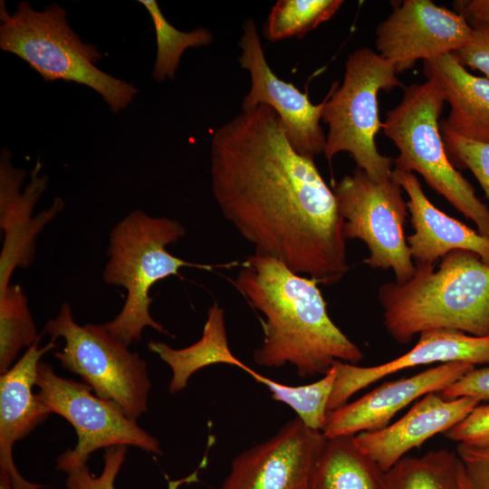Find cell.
<instances>
[{
	"instance_id": "cell-32",
	"label": "cell",
	"mask_w": 489,
	"mask_h": 489,
	"mask_svg": "<svg viewBox=\"0 0 489 489\" xmlns=\"http://www.w3.org/2000/svg\"><path fill=\"white\" fill-rule=\"evenodd\" d=\"M439 394L446 398L470 397L489 400V366L475 367Z\"/></svg>"
},
{
	"instance_id": "cell-10",
	"label": "cell",
	"mask_w": 489,
	"mask_h": 489,
	"mask_svg": "<svg viewBox=\"0 0 489 489\" xmlns=\"http://www.w3.org/2000/svg\"><path fill=\"white\" fill-rule=\"evenodd\" d=\"M35 386L38 398L66 419L75 429L77 443L56 460L63 473L87 463L101 448L132 446L145 452L162 455L158 440L129 417L114 402L93 394L84 382L61 377L43 361L38 365Z\"/></svg>"
},
{
	"instance_id": "cell-5",
	"label": "cell",
	"mask_w": 489,
	"mask_h": 489,
	"mask_svg": "<svg viewBox=\"0 0 489 489\" xmlns=\"http://www.w3.org/2000/svg\"><path fill=\"white\" fill-rule=\"evenodd\" d=\"M185 234L186 229L178 221L152 217L141 210L129 213L111 230L107 251L110 260L102 273L103 280L124 287L127 298L120 313L101 325L125 345L139 340L145 327L170 335L149 312L153 300L149 290L154 283L178 275L182 267L214 268V265L189 263L168 252L166 246Z\"/></svg>"
},
{
	"instance_id": "cell-6",
	"label": "cell",
	"mask_w": 489,
	"mask_h": 489,
	"mask_svg": "<svg viewBox=\"0 0 489 489\" xmlns=\"http://www.w3.org/2000/svg\"><path fill=\"white\" fill-rule=\"evenodd\" d=\"M445 102L433 80L404 87L401 101L382 122L385 135L399 151L394 169L419 173L431 188L473 221L481 235L489 237V208L449 161L441 139L438 119Z\"/></svg>"
},
{
	"instance_id": "cell-13",
	"label": "cell",
	"mask_w": 489,
	"mask_h": 489,
	"mask_svg": "<svg viewBox=\"0 0 489 489\" xmlns=\"http://www.w3.org/2000/svg\"><path fill=\"white\" fill-rule=\"evenodd\" d=\"M325 441L296 417L235 456L219 489H307Z\"/></svg>"
},
{
	"instance_id": "cell-26",
	"label": "cell",
	"mask_w": 489,
	"mask_h": 489,
	"mask_svg": "<svg viewBox=\"0 0 489 489\" xmlns=\"http://www.w3.org/2000/svg\"><path fill=\"white\" fill-rule=\"evenodd\" d=\"M27 297L18 284L0 291V372L8 370L20 350L40 341Z\"/></svg>"
},
{
	"instance_id": "cell-16",
	"label": "cell",
	"mask_w": 489,
	"mask_h": 489,
	"mask_svg": "<svg viewBox=\"0 0 489 489\" xmlns=\"http://www.w3.org/2000/svg\"><path fill=\"white\" fill-rule=\"evenodd\" d=\"M436 362H466L475 366L489 364V336L433 330L420 333L416 345L403 355L379 365L361 367L336 361L332 365L336 376L328 410L330 412L345 405L354 394L388 375Z\"/></svg>"
},
{
	"instance_id": "cell-25",
	"label": "cell",
	"mask_w": 489,
	"mask_h": 489,
	"mask_svg": "<svg viewBox=\"0 0 489 489\" xmlns=\"http://www.w3.org/2000/svg\"><path fill=\"white\" fill-rule=\"evenodd\" d=\"M250 375L254 380L267 387L274 400L289 406L306 427L322 430L335 381L336 372L333 366L318 380L302 386L285 385L254 370Z\"/></svg>"
},
{
	"instance_id": "cell-21",
	"label": "cell",
	"mask_w": 489,
	"mask_h": 489,
	"mask_svg": "<svg viewBox=\"0 0 489 489\" xmlns=\"http://www.w3.org/2000/svg\"><path fill=\"white\" fill-rule=\"evenodd\" d=\"M148 348L171 369L169 391L172 394L184 389L195 372L213 364L233 365L249 375L254 371L231 351L226 336L225 311L217 302L209 308L202 336L194 344L174 349L164 342L150 341Z\"/></svg>"
},
{
	"instance_id": "cell-15",
	"label": "cell",
	"mask_w": 489,
	"mask_h": 489,
	"mask_svg": "<svg viewBox=\"0 0 489 489\" xmlns=\"http://www.w3.org/2000/svg\"><path fill=\"white\" fill-rule=\"evenodd\" d=\"M475 367L466 362L443 363L408 378L385 382L330 411L321 432L325 438H333L384 428L415 400L443 391Z\"/></svg>"
},
{
	"instance_id": "cell-7",
	"label": "cell",
	"mask_w": 489,
	"mask_h": 489,
	"mask_svg": "<svg viewBox=\"0 0 489 489\" xmlns=\"http://www.w3.org/2000/svg\"><path fill=\"white\" fill-rule=\"evenodd\" d=\"M397 73L393 63L368 47L348 56L343 82L331 85L321 112L329 127L323 152L329 164L337 153L348 152L372 179L391 177L394 159L379 152L375 138L382 129L379 92L404 88Z\"/></svg>"
},
{
	"instance_id": "cell-14",
	"label": "cell",
	"mask_w": 489,
	"mask_h": 489,
	"mask_svg": "<svg viewBox=\"0 0 489 489\" xmlns=\"http://www.w3.org/2000/svg\"><path fill=\"white\" fill-rule=\"evenodd\" d=\"M38 160L30 174L24 191L26 171L12 163V153L4 148L0 155V226L4 244L0 255V291L10 285L14 269L31 264L34 257L35 240L43 226L61 212L63 201L56 198L47 209L33 216L34 208L47 188L48 177L41 174Z\"/></svg>"
},
{
	"instance_id": "cell-35",
	"label": "cell",
	"mask_w": 489,
	"mask_h": 489,
	"mask_svg": "<svg viewBox=\"0 0 489 489\" xmlns=\"http://www.w3.org/2000/svg\"><path fill=\"white\" fill-rule=\"evenodd\" d=\"M459 484L460 489H474L467 479L465 473L464 471L463 465L459 461Z\"/></svg>"
},
{
	"instance_id": "cell-19",
	"label": "cell",
	"mask_w": 489,
	"mask_h": 489,
	"mask_svg": "<svg viewBox=\"0 0 489 489\" xmlns=\"http://www.w3.org/2000/svg\"><path fill=\"white\" fill-rule=\"evenodd\" d=\"M393 177L406 191L414 234L407 238L415 265L435 264L455 250L476 254L489 264V237L481 235L435 206L412 172L393 169Z\"/></svg>"
},
{
	"instance_id": "cell-27",
	"label": "cell",
	"mask_w": 489,
	"mask_h": 489,
	"mask_svg": "<svg viewBox=\"0 0 489 489\" xmlns=\"http://www.w3.org/2000/svg\"><path fill=\"white\" fill-rule=\"evenodd\" d=\"M342 4L341 0H279L268 14L263 34L272 42L301 38L330 20Z\"/></svg>"
},
{
	"instance_id": "cell-36",
	"label": "cell",
	"mask_w": 489,
	"mask_h": 489,
	"mask_svg": "<svg viewBox=\"0 0 489 489\" xmlns=\"http://www.w3.org/2000/svg\"><path fill=\"white\" fill-rule=\"evenodd\" d=\"M0 489H14L9 484H0Z\"/></svg>"
},
{
	"instance_id": "cell-22",
	"label": "cell",
	"mask_w": 489,
	"mask_h": 489,
	"mask_svg": "<svg viewBox=\"0 0 489 489\" xmlns=\"http://www.w3.org/2000/svg\"><path fill=\"white\" fill-rule=\"evenodd\" d=\"M307 489H387L386 472L357 446L353 436L326 438Z\"/></svg>"
},
{
	"instance_id": "cell-33",
	"label": "cell",
	"mask_w": 489,
	"mask_h": 489,
	"mask_svg": "<svg viewBox=\"0 0 489 489\" xmlns=\"http://www.w3.org/2000/svg\"><path fill=\"white\" fill-rule=\"evenodd\" d=\"M453 53L465 67L478 70L489 79V26L474 29L469 43Z\"/></svg>"
},
{
	"instance_id": "cell-2",
	"label": "cell",
	"mask_w": 489,
	"mask_h": 489,
	"mask_svg": "<svg viewBox=\"0 0 489 489\" xmlns=\"http://www.w3.org/2000/svg\"><path fill=\"white\" fill-rule=\"evenodd\" d=\"M235 288L260 311L264 340L254 361L290 364L300 378L326 374L336 361L358 364L364 354L332 321L318 282L273 257L254 254L242 264Z\"/></svg>"
},
{
	"instance_id": "cell-11",
	"label": "cell",
	"mask_w": 489,
	"mask_h": 489,
	"mask_svg": "<svg viewBox=\"0 0 489 489\" xmlns=\"http://www.w3.org/2000/svg\"><path fill=\"white\" fill-rule=\"evenodd\" d=\"M238 45L241 50L238 62L251 79L242 110L253 109L259 104L271 107L280 118L290 143L300 155L314 159L315 156L323 153L326 136L320 121L324 100L319 104L312 103L307 92H302L272 71L253 19L244 23Z\"/></svg>"
},
{
	"instance_id": "cell-8",
	"label": "cell",
	"mask_w": 489,
	"mask_h": 489,
	"mask_svg": "<svg viewBox=\"0 0 489 489\" xmlns=\"http://www.w3.org/2000/svg\"><path fill=\"white\" fill-rule=\"evenodd\" d=\"M44 332L65 345L53 356L62 367L80 376L95 395L116 403L131 419L148 410L151 388L146 361L110 335L101 324H78L71 305L63 303Z\"/></svg>"
},
{
	"instance_id": "cell-23",
	"label": "cell",
	"mask_w": 489,
	"mask_h": 489,
	"mask_svg": "<svg viewBox=\"0 0 489 489\" xmlns=\"http://www.w3.org/2000/svg\"><path fill=\"white\" fill-rule=\"evenodd\" d=\"M459 459L446 448L405 456L386 472L387 489H460Z\"/></svg>"
},
{
	"instance_id": "cell-12",
	"label": "cell",
	"mask_w": 489,
	"mask_h": 489,
	"mask_svg": "<svg viewBox=\"0 0 489 489\" xmlns=\"http://www.w3.org/2000/svg\"><path fill=\"white\" fill-rule=\"evenodd\" d=\"M472 34L473 29L455 12L430 0H406L395 5L377 26L375 45L379 54L401 72L419 59L429 61L456 52Z\"/></svg>"
},
{
	"instance_id": "cell-1",
	"label": "cell",
	"mask_w": 489,
	"mask_h": 489,
	"mask_svg": "<svg viewBox=\"0 0 489 489\" xmlns=\"http://www.w3.org/2000/svg\"><path fill=\"white\" fill-rule=\"evenodd\" d=\"M211 189L224 217L254 247L296 273L332 285L349 272L336 197L314 159L300 155L269 106L216 129Z\"/></svg>"
},
{
	"instance_id": "cell-29",
	"label": "cell",
	"mask_w": 489,
	"mask_h": 489,
	"mask_svg": "<svg viewBox=\"0 0 489 489\" xmlns=\"http://www.w3.org/2000/svg\"><path fill=\"white\" fill-rule=\"evenodd\" d=\"M446 149L468 168L489 200V143L464 139L443 129Z\"/></svg>"
},
{
	"instance_id": "cell-18",
	"label": "cell",
	"mask_w": 489,
	"mask_h": 489,
	"mask_svg": "<svg viewBox=\"0 0 489 489\" xmlns=\"http://www.w3.org/2000/svg\"><path fill=\"white\" fill-rule=\"evenodd\" d=\"M480 403L470 397L446 398L439 393H429L394 423L359 433L353 438L357 446L387 472L408 452L457 425Z\"/></svg>"
},
{
	"instance_id": "cell-9",
	"label": "cell",
	"mask_w": 489,
	"mask_h": 489,
	"mask_svg": "<svg viewBox=\"0 0 489 489\" xmlns=\"http://www.w3.org/2000/svg\"><path fill=\"white\" fill-rule=\"evenodd\" d=\"M402 187L391 177L377 181L356 168L333 186L346 239H360L369 255L364 263L371 268L392 269L395 282L408 281L416 265L405 237L408 214Z\"/></svg>"
},
{
	"instance_id": "cell-20",
	"label": "cell",
	"mask_w": 489,
	"mask_h": 489,
	"mask_svg": "<svg viewBox=\"0 0 489 489\" xmlns=\"http://www.w3.org/2000/svg\"><path fill=\"white\" fill-rule=\"evenodd\" d=\"M424 73L437 83L450 105L441 128L489 143V79L470 73L454 53L424 61Z\"/></svg>"
},
{
	"instance_id": "cell-4",
	"label": "cell",
	"mask_w": 489,
	"mask_h": 489,
	"mask_svg": "<svg viewBox=\"0 0 489 489\" xmlns=\"http://www.w3.org/2000/svg\"><path fill=\"white\" fill-rule=\"evenodd\" d=\"M0 22V48L26 62L44 81L85 85L99 93L113 113L126 109L138 95L133 84L96 66L101 52L71 28L65 9L58 4L39 11L21 1L9 14L2 0Z\"/></svg>"
},
{
	"instance_id": "cell-31",
	"label": "cell",
	"mask_w": 489,
	"mask_h": 489,
	"mask_svg": "<svg viewBox=\"0 0 489 489\" xmlns=\"http://www.w3.org/2000/svg\"><path fill=\"white\" fill-rule=\"evenodd\" d=\"M444 435L457 443H489V404H478L461 422Z\"/></svg>"
},
{
	"instance_id": "cell-24",
	"label": "cell",
	"mask_w": 489,
	"mask_h": 489,
	"mask_svg": "<svg viewBox=\"0 0 489 489\" xmlns=\"http://www.w3.org/2000/svg\"><path fill=\"white\" fill-rule=\"evenodd\" d=\"M149 12L156 34L157 53L152 70L155 81L162 82L174 79L181 56L189 48L208 46L213 43L211 32L198 27L183 32L169 24L155 0H139Z\"/></svg>"
},
{
	"instance_id": "cell-3",
	"label": "cell",
	"mask_w": 489,
	"mask_h": 489,
	"mask_svg": "<svg viewBox=\"0 0 489 489\" xmlns=\"http://www.w3.org/2000/svg\"><path fill=\"white\" fill-rule=\"evenodd\" d=\"M378 296L385 329L400 344L433 330L489 336V264L473 252H450L437 270L416 265L408 281L387 283Z\"/></svg>"
},
{
	"instance_id": "cell-17",
	"label": "cell",
	"mask_w": 489,
	"mask_h": 489,
	"mask_svg": "<svg viewBox=\"0 0 489 489\" xmlns=\"http://www.w3.org/2000/svg\"><path fill=\"white\" fill-rule=\"evenodd\" d=\"M55 347L52 340L43 347L35 342L0 377V484H10L14 489L44 487L20 475L13 447L52 414L33 392V387L41 358Z\"/></svg>"
},
{
	"instance_id": "cell-30",
	"label": "cell",
	"mask_w": 489,
	"mask_h": 489,
	"mask_svg": "<svg viewBox=\"0 0 489 489\" xmlns=\"http://www.w3.org/2000/svg\"><path fill=\"white\" fill-rule=\"evenodd\" d=\"M456 455L474 489H489V443H458Z\"/></svg>"
},
{
	"instance_id": "cell-28",
	"label": "cell",
	"mask_w": 489,
	"mask_h": 489,
	"mask_svg": "<svg viewBox=\"0 0 489 489\" xmlns=\"http://www.w3.org/2000/svg\"><path fill=\"white\" fill-rule=\"evenodd\" d=\"M128 446H117L104 449L103 469L99 476L91 474L87 463L70 469L65 474L68 489H115V480L125 461ZM206 460L204 458L199 466L188 475L176 479H168L167 489H179L183 484L198 482V474Z\"/></svg>"
},
{
	"instance_id": "cell-34",
	"label": "cell",
	"mask_w": 489,
	"mask_h": 489,
	"mask_svg": "<svg viewBox=\"0 0 489 489\" xmlns=\"http://www.w3.org/2000/svg\"><path fill=\"white\" fill-rule=\"evenodd\" d=\"M453 6L473 30L489 26V0H456Z\"/></svg>"
}]
</instances>
